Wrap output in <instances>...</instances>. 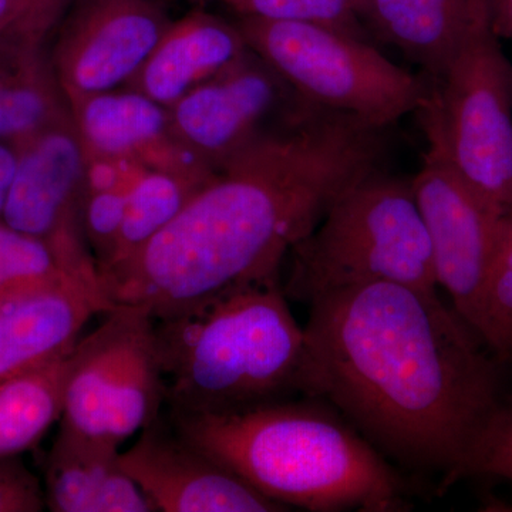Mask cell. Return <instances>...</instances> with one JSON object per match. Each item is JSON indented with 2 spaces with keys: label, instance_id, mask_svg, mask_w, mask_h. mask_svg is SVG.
<instances>
[{
  "label": "cell",
  "instance_id": "cell-1",
  "mask_svg": "<svg viewBox=\"0 0 512 512\" xmlns=\"http://www.w3.org/2000/svg\"><path fill=\"white\" fill-rule=\"evenodd\" d=\"M306 397L325 400L377 451L444 484L470 474L504 402L498 360L439 293L389 282L309 305Z\"/></svg>",
  "mask_w": 512,
  "mask_h": 512
},
{
  "label": "cell",
  "instance_id": "cell-2",
  "mask_svg": "<svg viewBox=\"0 0 512 512\" xmlns=\"http://www.w3.org/2000/svg\"><path fill=\"white\" fill-rule=\"evenodd\" d=\"M387 130L305 103L222 165L137 254L100 271L111 305L154 319L281 281L282 266L332 202L383 170Z\"/></svg>",
  "mask_w": 512,
  "mask_h": 512
},
{
  "label": "cell",
  "instance_id": "cell-3",
  "mask_svg": "<svg viewBox=\"0 0 512 512\" xmlns=\"http://www.w3.org/2000/svg\"><path fill=\"white\" fill-rule=\"evenodd\" d=\"M171 420L178 436L288 510H409L406 481L318 397L229 413H171Z\"/></svg>",
  "mask_w": 512,
  "mask_h": 512
},
{
  "label": "cell",
  "instance_id": "cell-4",
  "mask_svg": "<svg viewBox=\"0 0 512 512\" xmlns=\"http://www.w3.org/2000/svg\"><path fill=\"white\" fill-rule=\"evenodd\" d=\"M156 335L171 413L238 412L305 393V326L282 281L156 319Z\"/></svg>",
  "mask_w": 512,
  "mask_h": 512
},
{
  "label": "cell",
  "instance_id": "cell-5",
  "mask_svg": "<svg viewBox=\"0 0 512 512\" xmlns=\"http://www.w3.org/2000/svg\"><path fill=\"white\" fill-rule=\"evenodd\" d=\"M288 261L285 295L308 306L328 293L377 282L439 288L412 180L383 170L346 188Z\"/></svg>",
  "mask_w": 512,
  "mask_h": 512
},
{
  "label": "cell",
  "instance_id": "cell-6",
  "mask_svg": "<svg viewBox=\"0 0 512 512\" xmlns=\"http://www.w3.org/2000/svg\"><path fill=\"white\" fill-rule=\"evenodd\" d=\"M238 26L249 49L319 109L389 130L429 96L427 76L390 62L365 37L256 16H241Z\"/></svg>",
  "mask_w": 512,
  "mask_h": 512
},
{
  "label": "cell",
  "instance_id": "cell-7",
  "mask_svg": "<svg viewBox=\"0 0 512 512\" xmlns=\"http://www.w3.org/2000/svg\"><path fill=\"white\" fill-rule=\"evenodd\" d=\"M416 114L427 143L504 214L512 205V62L493 28L468 40L430 82Z\"/></svg>",
  "mask_w": 512,
  "mask_h": 512
},
{
  "label": "cell",
  "instance_id": "cell-8",
  "mask_svg": "<svg viewBox=\"0 0 512 512\" xmlns=\"http://www.w3.org/2000/svg\"><path fill=\"white\" fill-rule=\"evenodd\" d=\"M103 316L67 353L60 427L120 447L158 419L167 384L150 312L113 305Z\"/></svg>",
  "mask_w": 512,
  "mask_h": 512
},
{
  "label": "cell",
  "instance_id": "cell-9",
  "mask_svg": "<svg viewBox=\"0 0 512 512\" xmlns=\"http://www.w3.org/2000/svg\"><path fill=\"white\" fill-rule=\"evenodd\" d=\"M13 146L18 161L0 220L43 239L76 274L101 285L83 229L89 157L72 113Z\"/></svg>",
  "mask_w": 512,
  "mask_h": 512
},
{
  "label": "cell",
  "instance_id": "cell-10",
  "mask_svg": "<svg viewBox=\"0 0 512 512\" xmlns=\"http://www.w3.org/2000/svg\"><path fill=\"white\" fill-rule=\"evenodd\" d=\"M412 188L429 234L437 286L484 342L485 288L503 212L474 191L431 144Z\"/></svg>",
  "mask_w": 512,
  "mask_h": 512
},
{
  "label": "cell",
  "instance_id": "cell-11",
  "mask_svg": "<svg viewBox=\"0 0 512 512\" xmlns=\"http://www.w3.org/2000/svg\"><path fill=\"white\" fill-rule=\"evenodd\" d=\"M305 100L249 49L170 109L178 137L215 171L291 120Z\"/></svg>",
  "mask_w": 512,
  "mask_h": 512
},
{
  "label": "cell",
  "instance_id": "cell-12",
  "mask_svg": "<svg viewBox=\"0 0 512 512\" xmlns=\"http://www.w3.org/2000/svg\"><path fill=\"white\" fill-rule=\"evenodd\" d=\"M171 23L157 0H80L50 53L67 103L124 89Z\"/></svg>",
  "mask_w": 512,
  "mask_h": 512
},
{
  "label": "cell",
  "instance_id": "cell-13",
  "mask_svg": "<svg viewBox=\"0 0 512 512\" xmlns=\"http://www.w3.org/2000/svg\"><path fill=\"white\" fill-rule=\"evenodd\" d=\"M120 463L156 511H288L158 419L120 451Z\"/></svg>",
  "mask_w": 512,
  "mask_h": 512
},
{
  "label": "cell",
  "instance_id": "cell-14",
  "mask_svg": "<svg viewBox=\"0 0 512 512\" xmlns=\"http://www.w3.org/2000/svg\"><path fill=\"white\" fill-rule=\"evenodd\" d=\"M87 156L126 161L205 183L217 173L185 146L170 109L130 89L69 101Z\"/></svg>",
  "mask_w": 512,
  "mask_h": 512
},
{
  "label": "cell",
  "instance_id": "cell-15",
  "mask_svg": "<svg viewBox=\"0 0 512 512\" xmlns=\"http://www.w3.org/2000/svg\"><path fill=\"white\" fill-rule=\"evenodd\" d=\"M111 306L101 286L76 276L0 301V383L69 353Z\"/></svg>",
  "mask_w": 512,
  "mask_h": 512
},
{
  "label": "cell",
  "instance_id": "cell-16",
  "mask_svg": "<svg viewBox=\"0 0 512 512\" xmlns=\"http://www.w3.org/2000/svg\"><path fill=\"white\" fill-rule=\"evenodd\" d=\"M370 35L396 47L436 82L468 40L493 28L490 0H359Z\"/></svg>",
  "mask_w": 512,
  "mask_h": 512
},
{
  "label": "cell",
  "instance_id": "cell-17",
  "mask_svg": "<svg viewBox=\"0 0 512 512\" xmlns=\"http://www.w3.org/2000/svg\"><path fill=\"white\" fill-rule=\"evenodd\" d=\"M248 50L239 26L207 12L171 23L140 72L124 89L171 109L192 90L224 72Z\"/></svg>",
  "mask_w": 512,
  "mask_h": 512
},
{
  "label": "cell",
  "instance_id": "cell-18",
  "mask_svg": "<svg viewBox=\"0 0 512 512\" xmlns=\"http://www.w3.org/2000/svg\"><path fill=\"white\" fill-rule=\"evenodd\" d=\"M60 427L47 457L46 508L52 512H154L120 463V450Z\"/></svg>",
  "mask_w": 512,
  "mask_h": 512
},
{
  "label": "cell",
  "instance_id": "cell-19",
  "mask_svg": "<svg viewBox=\"0 0 512 512\" xmlns=\"http://www.w3.org/2000/svg\"><path fill=\"white\" fill-rule=\"evenodd\" d=\"M69 114L46 42L0 39V140L16 143Z\"/></svg>",
  "mask_w": 512,
  "mask_h": 512
},
{
  "label": "cell",
  "instance_id": "cell-20",
  "mask_svg": "<svg viewBox=\"0 0 512 512\" xmlns=\"http://www.w3.org/2000/svg\"><path fill=\"white\" fill-rule=\"evenodd\" d=\"M66 356L0 383V458L35 447L62 416Z\"/></svg>",
  "mask_w": 512,
  "mask_h": 512
},
{
  "label": "cell",
  "instance_id": "cell-21",
  "mask_svg": "<svg viewBox=\"0 0 512 512\" xmlns=\"http://www.w3.org/2000/svg\"><path fill=\"white\" fill-rule=\"evenodd\" d=\"M207 183V181H205ZM204 183L164 171L143 170L128 194L116 247L100 271L126 261L163 231Z\"/></svg>",
  "mask_w": 512,
  "mask_h": 512
},
{
  "label": "cell",
  "instance_id": "cell-22",
  "mask_svg": "<svg viewBox=\"0 0 512 512\" xmlns=\"http://www.w3.org/2000/svg\"><path fill=\"white\" fill-rule=\"evenodd\" d=\"M89 157L83 202V229L99 269L109 262L119 238L128 194L141 171L126 161Z\"/></svg>",
  "mask_w": 512,
  "mask_h": 512
},
{
  "label": "cell",
  "instance_id": "cell-23",
  "mask_svg": "<svg viewBox=\"0 0 512 512\" xmlns=\"http://www.w3.org/2000/svg\"><path fill=\"white\" fill-rule=\"evenodd\" d=\"M72 276L92 282L76 274L43 239L0 220V301Z\"/></svg>",
  "mask_w": 512,
  "mask_h": 512
},
{
  "label": "cell",
  "instance_id": "cell-24",
  "mask_svg": "<svg viewBox=\"0 0 512 512\" xmlns=\"http://www.w3.org/2000/svg\"><path fill=\"white\" fill-rule=\"evenodd\" d=\"M484 343L498 362L512 365V205L501 215L488 272Z\"/></svg>",
  "mask_w": 512,
  "mask_h": 512
},
{
  "label": "cell",
  "instance_id": "cell-25",
  "mask_svg": "<svg viewBox=\"0 0 512 512\" xmlns=\"http://www.w3.org/2000/svg\"><path fill=\"white\" fill-rule=\"evenodd\" d=\"M357 5L359 0H239L234 9L241 16L312 23L365 37Z\"/></svg>",
  "mask_w": 512,
  "mask_h": 512
},
{
  "label": "cell",
  "instance_id": "cell-26",
  "mask_svg": "<svg viewBox=\"0 0 512 512\" xmlns=\"http://www.w3.org/2000/svg\"><path fill=\"white\" fill-rule=\"evenodd\" d=\"M470 474L504 478L512 483V396L504 399L478 444Z\"/></svg>",
  "mask_w": 512,
  "mask_h": 512
},
{
  "label": "cell",
  "instance_id": "cell-27",
  "mask_svg": "<svg viewBox=\"0 0 512 512\" xmlns=\"http://www.w3.org/2000/svg\"><path fill=\"white\" fill-rule=\"evenodd\" d=\"M45 488L19 456L0 458V512H40Z\"/></svg>",
  "mask_w": 512,
  "mask_h": 512
},
{
  "label": "cell",
  "instance_id": "cell-28",
  "mask_svg": "<svg viewBox=\"0 0 512 512\" xmlns=\"http://www.w3.org/2000/svg\"><path fill=\"white\" fill-rule=\"evenodd\" d=\"M15 36L46 42L22 0H0V39Z\"/></svg>",
  "mask_w": 512,
  "mask_h": 512
},
{
  "label": "cell",
  "instance_id": "cell-29",
  "mask_svg": "<svg viewBox=\"0 0 512 512\" xmlns=\"http://www.w3.org/2000/svg\"><path fill=\"white\" fill-rule=\"evenodd\" d=\"M28 9L30 18L35 22L37 30L43 36L50 33L62 22L67 10L73 8L80 0H22Z\"/></svg>",
  "mask_w": 512,
  "mask_h": 512
},
{
  "label": "cell",
  "instance_id": "cell-30",
  "mask_svg": "<svg viewBox=\"0 0 512 512\" xmlns=\"http://www.w3.org/2000/svg\"><path fill=\"white\" fill-rule=\"evenodd\" d=\"M18 154L10 141L0 140V218L16 171Z\"/></svg>",
  "mask_w": 512,
  "mask_h": 512
},
{
  "label": "cell",
  "instance_id": "cell-31",
  "mask_svg": "<svg viewBox=\"0 0 512 512\" xmlns=\"http://www.w3.org/2000/svg\"><path fill=\"white\" fill-rule=\"evenodd\" d=\"M490 6L495 35L512 40V0H490Z\"/></svg>",
  "mask_w": 512,
  "mask_h": 512
},
{
  "label": "cell",
  "instance_id": "cell-32",
  "mask_svg": "<svg viewBox=\"0 0 512 512\" xmlns=\"http://www.w3.org/2000/svg\"><path fill=\"white\" fill-rule=\"evenodd\" d=\"M224 2H227L228 5H231L232 8H235V6H237V3L239 2V0H224Z\"/></svg>",
  "mask_w": 512,
  "mask_h": 512
}]
</instances>
